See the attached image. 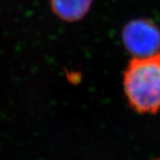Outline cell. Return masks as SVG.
<instances>
[{"label":"cell","mask_w":160,"mask_h":160,"mask_svg":"<svg viewBox=\"0 0 160 160\" xmlns=\"http://www.w3.org/2000/svg\"><path fill=\"white\" fill-rule=\"evenodd\" d=\"M127 102L140 114H156L160 109V52L132 58L124 72Z\"/></svg>","instance_id":"1"},{"label":"cell","mask_w":160,"mask_h":160,"mask_svg":"<svg viewBox=\"0 0 160 160\" xmlns=\"http://www.w3.org/2000/svg\"><path fill=\"white\" fill-rule=\"evenodd\" d=\"M122 40L134 58L148 57L160 52V29L149 19H134L122 29Z\"/></svg>","instance_id":"2"},{"label":"cell","mask_w":160,"mask_h":160,"mask_svg":"<svg viewBox=\"0 0 160 160\" xmlns=\"http://www.w3.org/2000/svg\"><path fill=\"white\" fill-rule=\"evenodd\" d=\"M92 0H50V7L55 16L67 22L82 20L90 11Z\"/></svg>","instance_id":"3"}]
</instances>
